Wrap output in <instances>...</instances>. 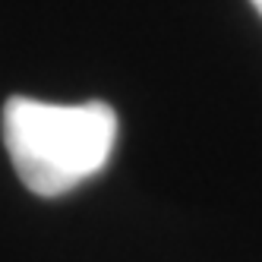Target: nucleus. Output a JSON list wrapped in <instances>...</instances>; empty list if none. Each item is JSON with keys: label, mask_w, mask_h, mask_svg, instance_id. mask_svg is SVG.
Instances as JSON below:
<instances>
[{"label": "nucleus", "mask_w": 262, "mask_h": 262, "mask_svg": "<svg viewBox=\"0 0 262 262\" xmlns=\"http://www.w3.org/2000/svg\"><path fill=\"white\" fill-rule=\"evenodd\" d=\"M117 114L104 101L51 104L13 95L4 104V145L35 196H63L107 164Z\"/></svg>", "instance_id": "1"}, {"label": "nucleus", "mask_w": 262, "mask_h": 262, "mask_svg": "<svg viewBox=\"0 0 262 262\" xmlns=\"http://www.w3.org/2000/svg\"><path fill=\"white\" fill-rule=\"evenodd\" d=\"M253 7H256V10H259V13H262V0H253Z\"/></svg>", "instance_id": "2"}]
</instances>
